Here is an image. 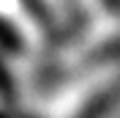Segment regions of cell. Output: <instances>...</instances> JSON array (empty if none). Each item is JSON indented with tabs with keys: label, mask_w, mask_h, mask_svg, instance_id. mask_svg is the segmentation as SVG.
Wrapping results in <instances>:
<instances>
[{
	"label": "cell",
	"mask_w": 120,
	"mask_h": 118,
	"mask_svg": "<svg viewBox=\"0 0 120 118\" xmlns=\"http://www.w3.org/2000/svg\"><path fill=\"white\" fill-rule=\"evenodd\" d=\"M0 91H3V93L11 91V85H8V72H6L3 66H0Z\"/></svg>",
	"instance_id": "obj_1"
}]
</instances>
